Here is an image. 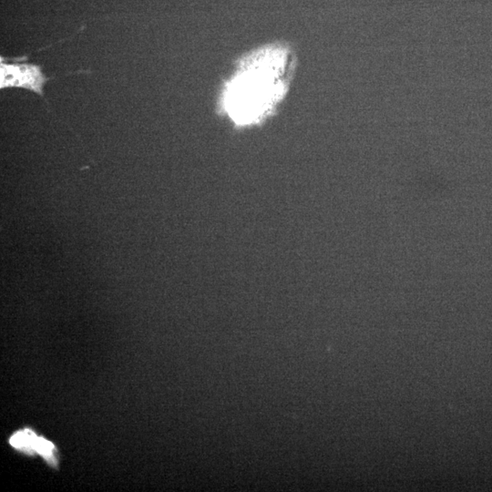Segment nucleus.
I'll return each instance as SVG.
<instances>
[{
  "label": "nucleus",
  "mask_w": 492,
  "mask_h": 492,
  "mask_svg": "<svg viewBox=\"0 0 492 492\" xmlns=\"http://www.w3.org/2000/svg\"><path fill=\"white\" fill-rule=\"evenodd\" d=\"M283 55L274 49L255 54L230 82L225 105L237 123L258 121L282 97L286 67Z\"/></svg>",
  "instance_id": "1"
},
{
  "label": "nucleus",
  "mask_w": 492,
  "mask_h": 492,
  "mask_svg": "<svg viewBox=\"0 0 492 492\" xmlns=\"http://www.w3.org/2000/svg\"><path fill=\"white\" fill-rule=\"evenodd\" d=\"M48 77L42 72L40 66L0 58V88L19 87L32 91L41 97Z\"/></svg>",
  "instance_id": "2"
},
{
  "label": "nucleus",
  "mask_w": 492,
  "mask_h": 492,
  "mask_svg": "<svg viewBox=\"0 0 492 492\" xmlns=\"http://www.w3.org/2000/svg\"><path fill=\"white\" fill-rule=\"evenodd\" d=\"M36 439L37 436L36 434L31 429L26 428L15 432L10 437L9 442L10 445L18 451L27 455H33L34 451H36Z\"/></svg>",
  "instance_id": "3"
},
{
  "label": "nucleus",
  "mask_w": 492,
  "mask_h": 492,
  "mask_svg": "<svg viewBox=\"0 0 492 492\" xmlns=\"http://www.w3.org/2000/svg\"><path fill=\"white\" fill-rule=\"evenodd\" d=\"M36 451L53 467L57 466L55 446L42 436H37Z\"/></svg>",
  "instance_id": "4"
}]
</instances>
